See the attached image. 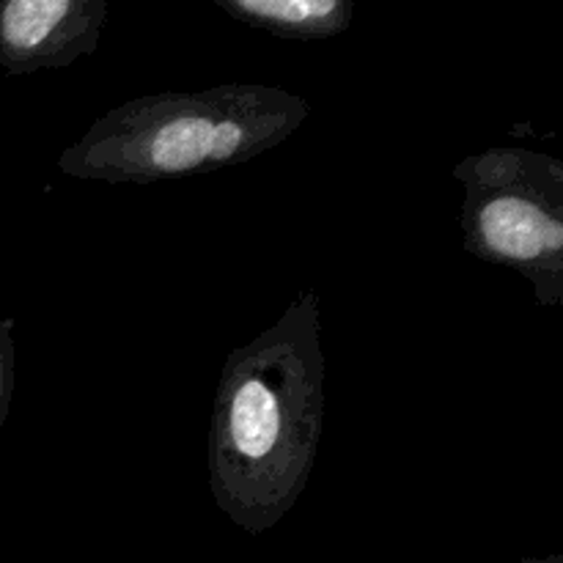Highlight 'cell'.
<instances>
[{
	"instance_id": "cell-1",
	"label": "cell",
	"mask_w": 563,
	"mask_h": 563,
	"mask_svg": "<svg viewBox=\"0 0 563 563\" xmlns=\"http://www.w3.org/2000/svg\"><path fill=\"white\" fill-rule=\"evenodd\" d=\"M482 234L500 256L537 258L548 251H561L563 229L537 203L522 198H498L482 212Z\"/></svg>"
},
{
	"instance_id": "cell-2",
	"label": "cell",
	"mask_w": 563,
	"mask_h": 563,
	"mask_svg": "<svg viewBox=\"0 0 563 563\" xmlns=\"http://www.w3.org/2000/svg\"><path fill=\"white\" fill-rule=\"evenodd\" d=\"M280 416L273 390L258 379H247L231 405V438L245 456L269 454L278 440Z\"/></svg>"
},
{
	"instance_id": "cell-3",
	"label": "cell",
	"mask_w": 563,
	"mask_h": 563,
	"mask_svg": "<svg viewBox=\"0 0 563 563\" xmlns=\"http://www.w3.org/2000/svg\"><path fill=\"white\" fill-rule=\"evenodd\" d=\"M214 124L209 119H176L157 132L152 143V163L165 174H181L209 159Z\"/></svg>"
},
{
	"instance_id": "cell-6",
	"label": "cell",
	"mask_w": 563,
	"mask_h": 563,
	"mask_svg": "<svg viewBox=\"0 0 563 563\" xmlns=\"http://www.w3.org/2000/svg\"><path fill=\"white\" fill-rule=\"evenodd\" d=\"M242 143V130L234 121H220L212 130V146H209V157L223 159L234 154Z\"/></svg>"
},
{
	"instance_id": "cell-4",
	"label": "cell",
	"mask_w": 563,
	"mask_h": 563,
	"mask_svg": "<svg viewBox=\"0 0 563 563\" xmlns=\"http://www.w3.org/2000/svg\"><path fill=\"white\" fill-rule=\"evenodd\" d=\"M66 14L64 0H11L0 11V38L11 49H33Z\"/></svg>"
},
{
	"instance_id": "cell-5",
	"label": "cell",
	"mask_w": 563,
	"mask_h": 563,
	"mask_svg": "<svg viewBox=\"0 0 563 563\" xmlns=\"http://www.w3.org/2000/svg\"><path fill=\"white\" fill-rule=\"evenodd\" d=\"M236 5L247 14L262 16V20L291 22V25L319 22L339 11V5L330 3V0H240Z\"/></svg>"
}]
</instances>
